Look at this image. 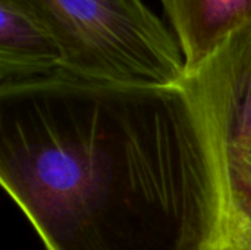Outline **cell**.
<instances>
[{
    "label": "cell",
    "mask_w": 251,
    "mask_h": 250,
    "mask_svg": "<svg viewBox=\"0 0 251 250\" xmlns=\"http://www.w3.org/2000/svg\"><path fill=\"white\" fill-rule=\"evenodd\" d=\"M0 181L47 250H219L234 209L194 84L57 71L0 85Z\"/></svg>",
    "instance_id": "cell-1"
},
{
    "label": "cell",
    "mask_w": 251,
    "mask_h": 250,
    "mask_svg": "<svg viewBox=\"0 0 251 250\" xmlns=\"http://www.w3.org/2000/svg\"><path fill=\"white\" fill-rule=\"evenodd\" d=\"M62 66L51 31L25 0H0V85L47 77Z\"/></svg>",
    "instance_id": "cell-4"
},
{
    "label": "cell",
    "mask_w": 251,
    "mask_h": 250,
    "mask_svg": "<svg viewBox=\"0 0 251 250\" xmlns=\"http://www.w3.org/2000/svg\"><path fill=\"white\" fill-rule=\"evenodd\" d=\"M25 1L56 38L65 75L126 87H174L187 78L175 34L144 0Z\"/></svg>",
    "instance_id": "cell-2"
},
{
    "label": "cell",
    "mask_w": 251,
    "mask_h": 250,
    "mask_svg": "<svg viewBox=\"0 0 251 250\" xmlns=\"http://www.w3.org/2000/svg\"><path fill=\"white\" fill-rule=\"evenodd\" d=\"M187 78L212 116L229 180L251 146V25L226 40Z\"/></svg>",
    "instance_id": "cell-3"
},
{
    "label": "cell",
    "mask_w": 251,
    "mask_h": 250,
    "mask_svg": "<svg viewBox=\"0 0 251 250\" xmlns=\"http://www.w3.org/2000/svg\"><path fill=\"white\" fill-rule=\"evenodd\" d=\"M185 59L187 75L251 25V0H162Z\"/></svg>",
    "instance_id": "cell-5"
},
{
    "label": "cell",
    "mask_w": 251,
    "mask_h": 250,
    "mask_svg": "<svg viewBox=\"0 0 251 250\" xmlns=\"http://www.w3.org/2000/svg\"><path fill=\"white\" fill-rule=\"evenodd\" d=\"M159 1H162V0H159Z\"/></svg>",
    "instance_id": "cell-7"
},
{
    "label": "cell",
    "mask_w": 251,
    "mask_h": 250,
    "mask_svg": "<svg viewBox=\"0 0 251 250\" xmlns=\"http://www.w3.org/2000/svg\"><path fill=\"white\" fill-rule=\"evenodd\" d=\"M229 190L237 221H251V146L229 174Z\"/></svg>",
    "instance_id": "cell-6"
}]
</instances>
